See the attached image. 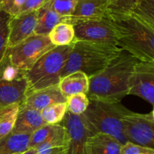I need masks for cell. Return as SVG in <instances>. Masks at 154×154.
<instances>
[{
  "instance_id": "cell-34",
  "label": "cell",
  "mask_w": 154,
  "mask_h": 154,
  "mask_svg": "<svg viewBox=\"0 0 154 154\" xmlns=\"http://www.w3.org/2000/svg\"><path fill=\"white\" fill-rule=\"evenodd\" d=\"M55 154H63V151H61V152H58V153H55Z\"/></svg>"
},
{
  "instance_id": "cell-28",
  "label": "cell",
  "mask_w": 154,
  "mask_h": 154,
  "mask_svg": "<svg viewBox=\"0 0 154 154\" xmlns=\"http://www.w3.org/2000/svg\"><path fill=\"white\" fill-rule=\"evenodd\" d=\"M77 0H46L50 9L63 17H69L75 8Z\"/></svg>"
},
{
  "instance_id": "cell-15",
  "label": "cell",
  "mask_w": 154,
  "mask_h": 154,
  "mask_svg": "<svg viewBox=\"0 0 154 154\" xmlns=\"http://www.w3.org/2000/svg\"><path fill=\"white\" fill-rule=\"evenodd\" d=\"M47 124L42 119L40 111L26 106H20L12 133L32 134L37 129Z\"/></svg>"
},
{
  "instance_id": "cell-18",
  "label": "cell",
  "mask_w": 154,
  "mask_h": 154,
  "mask_svg": "<svg viewBox=\"0 0 154 154\" xmlns=\"http://www.w3.org/2000/svg\"><path fill=\"white\" fill-rule=\"evenodd\" d=\"M60 23H69V17L60 16L45 2L37 10V23L34 34L48 35L54 27Z\"/></svg>"
},
{
  "instance_id": "cell-7",
  "label": "cell",
  "mask_w": 154,
  "mask_h": 154,
  "mask_svg": "<svg viewBox=\"0 0 154 154\" xmlns=\"http://www.w3.org/2000/svg\"><path fill=\"white\" fill-rule=\"evenodd\" d=\"M28 92L25 71L11 64L5 57L0 66V108L12 104L22 105Z\"/></svg>"
},
{
  "instance_id": "cell-19",
  "label": "cell",
  "mask_w": 154,
  "mask_h": 154,
  "mask_svg": "<svg viewBox=\"0 0 154 154\" xmlns=\"http://www.w3.org/2000/svg\"><path fill=\"white\" fill-rule=\"evenodd\" d=\"M31 134H10L0 140V154L20 153L29 148Z\"/></svg>"
},
{
  "instance_id": "cell-26",
  "label": "cell",
  "mask_w": 154,
  "mask_h": 154,
  "mask_svg": "<svg viewBox=\"0 0 154 154\" xmlns=\"http://www.w3.org/2000/svg\"><path fill=\"white\" fill-rule=\"evenodd\" d=\"M11 17V15L0 9V66L4 60L8 50V23Z\"/></svg>"
},
{
  "instance_id": "cell-4",
  "label": "cell",
  "mask_w": 154,
  "mask_h": 154,
  "mask_svg": "<svg viewBox=\"0 0 154 154\" xmlns=\"http://www.w3.org/2000/svg\"><path fill=\"white\" fill-rule=\"evenodd\" d=\"M130 110L120 102L90 99L87 110L81 114L90 135L105 133L115 138L121 144L127 142L122 129V119Z\"/></svg>"
},
{
  "instance_id": "cell-8",
  "label": "cell",
  "mask_w": 154,
  "mask_h": 154,
  "mask_svg": "<svg viewBox=\"0 0 154 154\" xmlns=\"http://www.w3.org/2000/svg\"><path fill=\"white\" fill-rule=\"evenodd\" d=\"M122 129L128 141L154 149V114H138L129 111L122 119Z\"/></svg>"
},
{
  "instance_id": "cell-9",
  "label": "cell",
  "mask_w": 154,
  "mask_h": 154,
  "mask_svg": "<svg viewBox=\"0 0 154 154\" xmlns=\"http://www.w3.org/2000/svg\"><path fill=\"white\" fill-rule=\"evenodd\" d=\"M75 41L108 44L117 46L114 33L106 16L99 20L78 21L72 23Z\"/></svg>"
},
{
  "instance_id": "cell-23",
  "label": "cell",
  "mask_w": 154,
  "mask_h": 154,
  "mask_svg": "<svg viewBox=\"0 0 154 154\" xmlns=\"http://www.w3.org/2000/svg\"><path fill=\"white\" fill-rule=\"evenodd\" d=\"M66 145V130L63 129L51 138L35 147L38 154H55L64 150Z\"/></svg>"
},
{
  "instance_id": "cell-12",
  "label": "cell",
  "mask_w": 154,
  "mask_h": 154,
  "mask_svg": "<svg viewBox=\"0 0 154 154\" xmlns=\"http://www.w3.org/2000/svg\"><path fill=\"white\" fill-rule=\"evenodd\" d=\"M37 23V10L11 16L8 23V49L34 34Z\"/></svg>"
},
{
  "instance_id": "cell-20",
  "label": "cell",
  "mask_w": 154,
  "mask_h": 154,
  "mask_svg": "<svg viewBox=\"0 0 154 154\" xmlns=\"http://www.w3.org/2000/svg\"><path fill=\"white\" fill-rule=\"evenodd\" d=\"M126 14L154 29V0H138Z\"/></svg>"
},
{
  "instance_id": "cell-31",
  "label": "cell",
  "mask_w": 154,
  "mask_h": 154,
  "mask_svg": "<svg viewBox=\"0 0 154 154\" xmlns=\"http://www.w3.org/2000/svg\"><path fill=\"white\" fill-rule=\"evenodd\" d=\"M141 153H154V149L147 148L138 145L134 143L127 141L123 144L120 149V154H141Z\"/></svg>"
},
{
  "instance_id": "cell-27",
  "label": "cell",
  "mask_w": 154,
  "mask_h": 154,
  "mask_svg": "<svg viewBox=\"0 0 154 154\" xmlns=\"http://www.w3.org/2000/svg\"><path fill=\"white\" fill-rule=\"evenodd\" d=\"M90 99L87 94L78 93L67 98V111L75 115H81L87 110Z\"/></svg>"
},
{
  "instance_id": "cell-1",
  "label": "cell",
  "mask_w": 154,
  "mask_h": 154,
  "mask_svg": "<svg viewBox=\"0 0 154 154\" xmlns=\"http://www.w3.org/2000/svg\"><path fill=\"white\" fill-rule=\"evenodd\" d=\"M138 62V59L123 50L103 70L89 78V99L121 102L128 96L129 78Z\"/></svg>"
},
{
  "instance_id": "cell-29",
  "label": "cell",
  "mask_w": 154,
  "mask_h": 154,
  "mask_svg": "<svg viewBox=\"0 0 154 154\" xmlns=\"http://www.w3.org/2000/svg\"><path fill=\"white\" fill-rule=\"evenodd\" d=\"M138 0H109L106 14H126L136 5Z\"/></svg>"
},
{
  "instance_id": "cell-17",
  "label": "cell",
  "mask_w": 154,
  "mask_h": 154,
  "mask_svg": "<svg viewBox=\"0 0 154 154\" xmlns=\"http://www.w3.org/2000/svg\"><path fill=\"white\" fill-rule=\"evenodd\" d=\"M58 87L66 98L78 93L87 94L89 90V78L84 72H73L60 78Z\"/></svg>"
},
{
  "instance_id": "cell-24",
  "label": "cell",
  "mask_w": 154,
  "mask_h": 154,
  "mask_svg": "<svg viewBox=\"0 0 154 154\" xmlns=\"http://www.w3.org/2000/svg\"><path fill=\"white\" fill-rule=\"evenodd\" d=\"M42 119L47 124L56 125L61 123L67 112L66 102L54 104L40 111Z\"/></svg>"
},
{
  "instance_id": "cell-36",
  "label": "cell",
  "mask_w": 154,
  "mask_h": 154,
  "mask_svg": "<svg viewBox=\"0 0 154 154\" xmlns=\"http://www.w3.org/2000/svg\"><path fill=\"white\" fill-rule=\"evenodd\" d=\"M15 154H20V153H15Z\"/></svg>"
},
{
  "instance_id": "cell-30",
  "label": "cell",
  "mask_w": 154,
  "mask_h": 154,
  "mask_svg": "<svg viewBox=\"0 0 154 154\" xmlns=\"http://www.w3.org/2000/svg\"><path fill=\"white\" fill-rule=\"evenodd\" d=\"M26 0H0V9L11 16L19 14Z\"/></svg>"
},
{
  "instance_id": "cell-2",
  "label": "cell",
  "mask_w": 154,
  "mask_h": 154,
  "mask_svg": "<svg viewBox=\"0 0 154 154\" xmlns=\"http://www.w3.org/2000/svg\"><path fill=\"white\" fill-rule=\"evenodd\" d=\"M114 33L117 46L139 61L154 62V29L128 14H105Z\"/></svg>"
},
{
  "instance_id": "cell-6",
  "label": "cell",
  "mask_w": 154,
  "mask_h": 154,
  "mask_svg": "<svg viewBox=\"0 0 154 154\" xmlns=\"http://www.w3.org/2000/svg\"><path fill=\"white\" fill-rule=\"evenodd\" d=\"M54 48L48 35L33 34L20 43L8 48L5 57L12 66L26 72L39 58Z\"/></svg>"
},
{
  "instance_id": "cell-11",
  "label": "cell",
  "mask_w": 154,
  "mask_h": 154,
  "mask_svg": "<svg viewBox=\"0 0 154 154\" xmlns=\"http://www.w3.org/2000/svg\"><path fill=\"white\" fill-rule=\"evenodd\" d=\"M61 124L66 130V145L63 154H86V142L90 135L82 116L67 111Z\"/></svg>"
},
{
  "instance_id": "cell-10",
  "label": "cell",
  "mask_w": 154,
  "mask_h": 154,
  "mask_svg": "<svg viewBox=\"0 0 154 154\" xmlns=\"http://www.w3.org/2000/svg\"><path fill=\"white\" fill-rule=\"evenodd\" d=\"M128 95H134L154 105V62L139 61L132 70Z\"/></svg>"
},
{
  "instance_id": "cell-14",
  "label": "cell",
  "mask_w": 154,
  "mask_h": 154,
  "mask_svg": "<svg viewBox=\"0 0 154 154\" xmlns=\"http://www.w3.org/2000/svg\"><path fill=\"white\" fill-rule=\"evenodd\" d=\"M66 100L67 98L62 94L58 86H54L29 93L21 105L41 111L54 104L66 102Z\"/></svg>"
},
{
  "instance_id": "cell-21",
  "label": "cell",
  "mask_w": 154,
  "mask_h": 154,
  "mask_svg": "<svg viewBox=\"0 0 154 154\" xmlns=\"http://www.w3.org/2000/svg\"><path fill=\"white\" fill-rule=\"evenodd\" d=\"M48 37L55 47L71 45L75 41L73 25L69 23H60L54 27Z\"/></svg>"
},
{
  "instance_id": "cell-25",
  "label": "cell",
  "mask_w": 154,
  "mask_h": 154,
  "mask_svg": "<svg viewBox=\"0 0 154 154\" xmlns=\"http://www.w3.org/2000/svg\"><path fill=\"white\" fill-rule=\"evenodd\" d=\"M63 129L61 124H45L33 132L30 136L29 148H35L37 146L45 142L48 139L60 132Z\"/></svg>"
},
{
  "instance_id": "cell-5",
  "label": "cell",
  "mask_w": 154,
  "mask_h": 154,
  "mask_svg": "<svg viewBox=\"0 0 154 154\" xmlns=\"http://www.w3.org/2000/svg\"><path fill=\"white\" fill-rule=\"evenodd\" d=\"M72 43L66 46L55 47L44 54L29 70L26 72L28 82L27 95L37 90L58 86L62 70L72 51Z\"/></svg>"
},
{
  "instance_id": "cell-35",
  "label": "cell",
  "mask_w": 154,
  "mask_h": 154,
  "mask_svg": "<svg viewBox=\"0 0 154 154\" xmlns=\"http://www.w3.org/2000/svg\"><path fill=\"white\" fill-rule=\"evenodd\" d=\"M141 154H154V153H141Z\"/></svg>"
},
{
  "instance_id": "cell-22",
  "label": "cell",
  "mask_w": 154,
  "mask_h": 154,
  "mask_svg": "<svg viewBox=\"0 0 154 154\" xmlns=\"http://www.w3.org/2000/svg\"><path fill=\"white\" fill-rule=\"evenodd\" d=\"M19 104L0 108V140L12 132L19 112Z\"/></svg>"
},
{
  "instance_id": "cell-16",
  "label": "cell",
  "mask_w": 154,
  "mask_h": 154,
  "mask_svg": "<svg viewBox=\"0 0 154 154\" xmlns=\"http://www.w3.org/2000/svg\"><path fill=\"white\" fill-rule=\"evenodd\" d=\"M121 147V143L111 135L94 134L87 138L86 154H120Z\"/></svg>"
},
{
  "instance_id": "cell-13",
  "label": "cell",
  "mask_w": 154,
  "mask_h": 154,
  "mask_svg": "<svg viewBox=\"0 0 154 154\" xmlns=\"http://www.w3.org/2000/svg\"><path fill=\"white\" fill-rule=\"evenodd\" d=\"M109 0H77L69 23L78 21L99 20L106 14Z\"/></svg>"
},
{
  "instance_id": "cell-3",
  "label": "cell",
  "mask_w": 154,
  "mask_h": 154,
  "mask_svg": "<svg viewBox=\"0 0 154 154\" xmlns=\"http://www.w3.org/2000/svg\"><path fill=\"white\" fill-rule=\"evenodd\" d=\"M123 50L114 45L74 41L72 51L61 72V78L75 72L89 78L99 74Z\"/></svg>"
},
{
  "instance_id": "cell-33",
  "label": "cell",
  "mask_w": 154,
  "mask_h": 154,
  "mask_svg": "<svg viewBox=\"0 0 154 154\" xmlns=\"http://www.w3.org/2000/svg\"><path fill=\"white\" fill-rule=\"evenodd\" d=\"M20 154H38V153L35 148H28L26 150Z\"/></svg>"
},
{
  "instance_id": "cell-32",
  "label": "cell",
  "mask_w": 154,
  "mask_h": 154,
  "mask_svg": "<svg viewBox=\"0 0 154 154\" xmlns=\"http://www.w3.org/2000/svg\"><path fill=\"white\" fill-rule=\"evenodd\" d=\"M46 0H26L19 14L36 11L45 2Z\"/></svg>"
}]
</instances>
